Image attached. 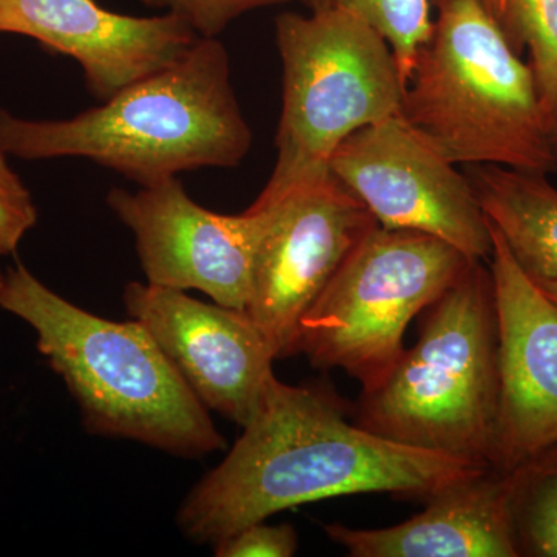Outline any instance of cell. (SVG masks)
Returning a JSON list of instances; mask_svg holds the SVG:
<instances>
[{"label": "cell", "instance_id": "obj_18", "mask_svg": "<svg viewBox=\"0 0 557 557\" xmlns=\"http://www.w3.org/2000/svg\"><path fill=\"white\" fill-rule=\"evenodd\" d=\"M313 11H346L387 40L408 83L420 47L432 32L431 0H299Z\"/></svg>", "mask_w": 557, "mask_h": 557}, {"label": "cell", "instance_id": "obj_14", "mask_svg": "<svg viewBox=\"0 0 557 557\" xmlns=\"http://www.w3.org/2000/svg\"><path fill=\"white\" fill-rule=\"evenodd\" d=\"M351 557H519L512 472L494 467L443 487L416 516L387 528H324Z\"/></svg>", "mask_w": 557, "mask_h": 557}, {"label": "cell", "instance_id": "obj_10", "mask_svg": "<svg viewBox=\"0 0 557 557\" xmlns=\"http://www.w3.org/2000/svg\"><path fill=\"white\" fill-rule=\"evenodd\" d=\"M106 201L134 234L148 284L197 289L219 306L247 310L265 209L251 205L236 215L209 211L190 199L177 177L137 193L113 188Z\"/></svg>", "mask_w": 557, "mask_h": 557}, {"label": "cell", "instance_id": "obj_3", "mask_svg": "<svg viewBox=\"0 0 557 557\" xmlns=\"http://www.w3.org/2000/svg\"><path fill=\"white\" fill-rule=\"evenodd\" d=\"M0 307L35 330L89 434L185 458L226 448L209 410L135 319L109 321L79 309L22 263L3 277Z\"/></svg>", "mask_w": 557, "mask_h": 557}, {"label": "cell", "instance_id": "obj_1", "mask_svg": "<svg viewBox=\"0 0 557 557\" xmlns=\"http://www.w3.org/2000/svg\"><path fill=\"white\" fill-rule=\"evenodd\" d=\"M483 468L388 442L347 421L343 401L327 388L276 379L230 453L182 502L177 525L194 544L214 545L325 498L391 493L426 502Z\"/></svg>", "mask_w": 557, "mask_h": 557}, {"label": "cell", "instance_id": "obj_20", "mask_svg": "<svg viewBox=\"0 0 557 557\" xmlns=\"http://www.w3.org/2000/svg\"><path fill=\"white\" fill-rule=\"evenodd\" d=\"M0 150V256H11L25 234L38 223V208L32 193L24 185Z\"/></svg>", "mask_w": 557, "mask_h": 557}, {"label": "cell", "instance_id": "obj_13", "mask_svg": "<svg viewBox=\"0 0 557 557\" xmlns=\"http://www.w3.org/2000/svg\"><path fill=\"white\" fill-rule=\"evenodd\" d=\"M0 33L73 58L100 102L175 64L200 38L175 14L129 16L97 0H0Z\"/></svg>", "mask_w": 557, "mask_h": 557}, {"label": "cell", "instance_id": "obj_8", "mask_svg": "<svg viewBox=\"0 0 557 557\" xmlns=\"http://www.w3.org/2000/svg\"><path fill=\"white\" fill-rule=\"evenodd\" d=\"M256 249L247 313L274 357L296 355L300 319L366 236L369 208L330 172L271 201Z\"/></svg>", "mask_w": 557, "mask_h": 557}, {"label": "cell", "instance_id": "obj_21", "mask_svg": "<svg viewBox=\"0 0 557 557\" xmlns=\"http://www.w3.org/2000/svg\"><path fill=\"white\" fill-rule=\"evenodd\" d=\"M299 539L289 523L269 525L265 520L240 528L215 542L218 557H289L298 552Z\"/></svg>", "mask_w": 557, "mask_h": 557}, {"label": "cell", "instance_id": "obj_22", "mask_svg": "<svg viewBox=\"0 0 557 557\" xmlns=\"http://www.w3.org/2000/svg\"><path fill=\"white\" fill-rule=\"evenodd\" d=\"M486 9L490 10V13L496 17L497 22L500 21L502 11H504L505 0H483Z\"/></svg>", "mask_w": 557, "mask_h": 557}, {"label": "cell", "instance_id": "obj_12", "mask_svg": "<svg viewBox=\"0 0 557 557\" xmlns=\"http://www.w3.org/2000/svg\"><path fill=\"white\" fill-rule=\"evenodd\" d=\"M498 412L493 467L512 471L557 445V302L512 258L490 222Z\"/></svg>", "mask_w": 557, "mask_h": 557}, {"label": "cell", "instance_id": "obj_15", "mask_svg": "<svg viewBox=\"0 0 557 557\" xmlns=\"http://www.w3.org/2000/svg\"><path fill=\"white\" fill-rule=\"evenodd\" d=\"M465 175L527 276L536 284L557 281V186L547 174L467 164Z\"/></svg>", "mask_w": 557, "mask_h": 557}, {"label": "cell", "instance_id": "obj_11", "mask_svg": "<svg viewBox=\"0 0 557 557\" xmlns=\"http://www.w3.org/2000/svg\"><path fill=\"white\" fill-rule=\"evenodd\" d=\"M123 299L205 408L242 428L258 413L276 357L247 311L148 282L127 284Z\"/></svg>", "mask_w": 557, "mask_h": 557}, {"label": "cell", "instance_id": "obj_6", "mask_svg": "<svg viewBox=\"0 0 557 557\" xmlns=\"http://www.w3.org/2000/svg\"><path fill=\"white\" fill-rule=\"evenodd\" d=\"M274 25L282 62L277 159L256 201L330 174L344 139L399 115L406 87L387 40L354 14L282 13Z\"/></svg>", "mask_w": 557, "mask_h": 557}, {"label": "cell", "instance_id": "obj_7", "mask_svg": "<svg viewBox=\"0 0 557 557\" xmlns=\"http://www.w3.org/2000/svg\"><path fill=\"white\" fill-rule=\"evenodd\" d=\"M478 260L412 230L375 226L300 319L296 355L379 387L406 351L405 333ZM480 262V260H479Z\"/></svg>", "mask_w": 557, "mask_h": 557}, {"label": "cell", "instance_id": "obj_2", "mask_svg": "<svg viewBox=\"0 0 557 557\" xmlns=\"http://www.w3.org/2000/svg\"><path fill=\"white\" fill-rule=\"evenodd\" d=\"M251 127L231 84L228 51L199 38L182 60L69 120L0 109V150L22 160L87 159L152 186L200 168H236Z\"/></svg>", "mask_w": 557, "mask_h": 557}, {"label": "cell", "instance_id": "obj_4", "mask_svg": "<svg viewBox=\"0 0 557 557\" xmlns=\"http://www.w3.org/2000/svg\"><path fill=\"white\" fill-rule=\"evenodd\" d=\"M431 7L437 17L418 50L399 115L454 164L556 172L533 73L483 0H431Z\"/></svg>", "mask_w": 557, "mask_h": 557}, {"label": "cell", "instance_id": "obj_24", "mask_svg": "<svg viewBox=\"0 0 557 557\" xmlns=\"http://www.w3.org/2000/svg\"><path fill=\"white\" fill-rule=\"evenodd\" d=\"M549 141H552L553 150L557 159V123L549 127Z\"/></svg>", "mask_w": 557, "mask_h": 557}, {"label": "cell", "instance_id": "obj_19", "mask_svg": "<svg viewBox=\"0 0 557 557\" xmlns=\"http://www.w3.org/2000/svg\"><path fill=\"white\" fill-rule=\"evenodd\" d=\"M287 2L292 0H143L150 9L175 14L200 38H218L242 14Z\"/></svg>", "mask_w": 557, "mask_h": 557}, {"label": "cell", "instance_id": "obj_9", "mask_svg": "<svg viewBox=\"0 0 557 557\" xmlns=\"http://www.w3.org/2000/svg\"><path fill=\"white\" fill-rule=\"evenodd\" d=\"M329 168L384 228L420 231L490 260V220L471 182L401 115L344 139Z\"/></svg>", "mask_w": 557, "mask_h": 557}, {"label": "cell", "instance_id": "obj_16", "mask_svg": "<svg viewBox=\"0 0 557 557\" xmlns=\"http://www.w3.org/2000/svg\"><path fill=\"white\" fill-rule=\"evenodd\" d=\"M511 472L519 557H557V445Z\"/></svg>", "mask_w": 557, "mask_h": 557}, {"label": "cell", "instance_id": "obj_5", "mask_svg": "<svg viewBox=\"0 0 557 557\" xmlns=\"http://www.w3.org/2000/svg\"><path fill=\"white\" fill-rule=\"evenodd\" d=\"M472 262L426 310L416 346L386 380L361 392L358 426L479 467H493L498 412V338L493 276Z\"/></svg>", "mask_w": 557, "mask_h": 557}, {"label": "cell", "instance_id": "obj_17", "mask_svg": "<svg viewBox=\"0 0 557 557\" xmlns=\"http://www.w3.org/2000/svg\"><path fill=\"white\" fill-rule=\"evenodd\" d=\"M515 53L528 51L548 127L557 123V0H505L498 21Z\"/></svg>", "mask_w": 557, "mask_h": 557}, {"label": "cell", "instance_id": "obj_23", "mask_svg": "<svg viewBox=\"0 0 557 557\" xmlns=\"http://www.w3.org/2000/svg\"><path fill=\"white\" fill-rule=\"evenodd\" d=\"M539 287L544 289L545 293L557 302V281L544 282V284H537Z\"/></svg>", "mask_w": 557, "mask_h": 557}, {"label": "cell", "instance_id": "obj_25", "mask_svg": "<svg viewBox=\"0 0 557 557\" xmlns=\"http://www.w3.org/2000/svg\"><path fill=\"white\" fill-rule=\"evenodd\" d=\"M3 277H5V274L2 273V270H0V287H2L3 284Z\"/></svg>", "mask_w": 557, "mask_h": 557}]
</instances>
